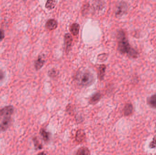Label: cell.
Here are the masks:
<instances>
[{
  "instance_id": "obj_7",
  "label": "cell",
  "mask_w": 156,
  "mask_h": 155,
  "mask_svg": "<svg viewBox=\"0 0 156 155\" xmlns=\"http://www.w3.org/2000/svg\"><path fill=\"white\" fill-rule=\"evenodd\" d=\"M85 134L83 130L80 129L77 131L75 136V140L78 143L83 142L85 140Z\"/></svg>"
},
{
  "instance_id": "obj_15",
  "label": "cell",
  "mask_w": 156,
  "mask_h": 155,
  "mask_svg": "<svg viewBox=\"0 0 156 155\" xmlns=\"http://www.w3.org/2000/svg\"><path fill=\"white\" fill-rule=\"evenodd\" d=\"M105 69H106V66L104 65H102L99 67L98 77H99V79L101 80H102L104 78Z\"/></svg>"
},
{
  "instance_id": "obj_10",
  "label": "cell",
  "mask_w": 156,
  "mask_h": 155,
  "mask_svg": "<svg viewBox=\"0 0 156 155\" xmlns=\"http://www.w3.org/2000/svg\"><path fill=\"white\" fill-rule=\"evenodd\" d=\"M148 104L153 108H156V94L149 97L147 100Z\"/></svg>"
},
{
  "instance_id": "obj_3",
  "label": "cell",
  "mask_w": 156,
  "mask_h": 155,
  "mask_svg": "<svg viewBox=\"0 0 156 155\" xmlns=\"http://www.w3.org/2000/svg\"><path fill=\"white\" fill-rule=\"evenodd\" d=\"M3 117L0 122V130L5 131L10 126L12 123V118L10 117Z\"/></svg>"
},
{
  "instance_id": "obj_22",
  "label": "cell",
  "mask_w": 156,
  "mask_h": 155,
  "mask_svg": "<svg viewBox=\"0 0 156 155\" xmlns=\"http://www.w3.org/2000/svg\"><path fill=\"white\" fill-rule=\"evenodd\" d=\"M5 77L4 72L2 70H0V81L2 80Z\"/></svg>"
},
{
  "instance_id": "obj_4",
  "label": "cell",
  "mask_w": 156,
  "mask_h": 155,
  "mask_svg": "<svg viewBox=\"0 0 156 155\" xmlns=\"http://www.w3.org/2000/svg\"><path fill=\"white\" fill-rule=\"evenodd\" d=\"M14 108L11 106H6L0 110V117H10L13 114Z\"/></svg>"
},
{
  "instance_id": "obj_23",
  "label": "cell",
  "mask_w": 156,
  "mask_h": 155,
  "mask_svg": "<svg viewBox=\"0 0 156 155\" xmlns=\"http://www.w3.org/2000/svg\"><path fill=\"white\" fill-rule=\"evenodd\" d=\"M4 38V32L2 30H0V41H1Z\"/></svg>"
},
{
  "instance_id": "obj_18",
  "label": "cell",
  "mask_w": 156,
  "mask_h": 155,
  "mask_svg": "<svg viewBox=\"0 0 156 155\" xmlns=\"http://www.w3.org/2000/svg\"><path fill=\"white\" fill-rule=\"evenodd\" d=\"M58 75V72L55 69H52L49 71V75L52 78H54Z\"/></svg>"
},
{
  "instance_id": "obj_17",
  "label": "cell",
  "mask_w": 156,
  "mask_h": 155,
  "mask_svg": "<svg viewBox=\"0 0 156 155\" xmlns=\"http://www.w3.org/2000/svg\"><path fill=\"white\" fill-rule=\"evenodd\" d=\"M40 134L42 137L43 139L45 142H48L49 139V132H47L44 129H42L40 130Z\"/></svg>"
},
{
  "instance_id": "obj_6",
  "label": "cell",
  "mask_w": 156,
  "mask_h": 155,
  "mask_svg": "<svg viewBox=\"0 0 156 155\" xmlns=\"http://www.w3.org/2000/svg\"><path fill=\"white\" fill-rule=\"evenodd\" d=\"M64 41H65V52L66 53L68 54L71 49L72 41H73V38L70 34L67 33L65 34L64 36Z\"/></svg>"
},
{
  "instance_id": "obj_13",
  "label": "cell",
  "mask_w": 156,
  "mask_h": 155,
  "mask_svg": "<svg viewBox=\"0 0 156 155\" xmlns=\"http://www.w3.org/2000/svg\"><path fill=\"white\" fill-rule=\"evenodd\" d=\"M79 30H80V26L77 23H74L70 27V32L74 36H76L79 34Z\"/></svg>"
},
{
  "instance_id": "obj_16",
  "label": "cell",
  "mask_w": 156,
  "mask_h": 155,
  "mask_svg": "<svg viewBox=\"0 0 156 155\" xmlns=\"http://www.w3.org/2000/svg\"><path fill=\"white\" fill-rule=\"evenodd\" d=\"M76 155H89L90 154V151L87 148H84V147H82L81 148L79 149L78 151H77Z\"/></svg>"
},
{
  "instance_id": "obj_21",
  "label": "cell",
  "mask_w": 156,
  "mask_h": 155,
  "mask_svg": "<svg viewBox=\"0 0 156 155\" xmlns=\"http://www.w3.org/2000/svg\"><path fill=\"white\" fill-rule=\"evenodd\" d=\"M98 59L101 61H104L107 59V55L106 54H102L98 56Z\"/></svg>"
},
{
  "instance_id": "obj_24",
  "label": "cell",
  "mask_w": 156,
  "mask_h": 155,
  "mask_svg": "<svg viewBox=\"0 0 156 155\" xmlns=\"http://www.w3.org/2000/svg\"></svg>"
},
{
  "instance_id": "obj_2",
  "label": "cell",
  "mask_w": 156,
  "mask_h": 155,
  "mask_svg": "<svg viewBox=\"0 0 156 155\" xmlns=\"http://www.w3.org/2000/svg\"><path fill=\"white\" fill-rule=\"evenodd\" d=\"M76 79L78 83L82 86H89L94 81L93 74L88 71L78 73L76 76Z\"/></svg>"
},
{
  "instance_id": "obj_1",
  "label": "cell",
  "mask_w": 156,
  "mask_h": 155,
  "mask_svg": "<svg viewBox=\"0 0 156 155\" xmlns=\"http://www.w3.org/2000/svg\"><path fill=\"white\" fill-rule=\"evenodd\" d=\"M117 40L118 43V49L121 53L127 54L128 56L133 58H137L138 53L131 47L126 38L125 32L122 30H120L117 33Z\"/></svg>"
},
{
  "instance_id": "obj_9",
  "label": "cell",
  "mask_w": 156,
  "mask_h": 155,
  "mask_svg": "<svg viewBox=\"0 0 156 155\" xmlns=\"http://www.w3.org/2000/svg\"><path fill=\"white\" fill-rule=\"evenodd\" d=\"M133 112V106L131 103H127L123 109L124 115L125 116H129Z\"/></svg>"
},
{
  "instance_id": "obj_12",
  "label": "cell",
  "mask_w": 156,
  "mask_h": 155,
  "mask_svg": "<svg viewBox=\"0 0 156 155\" xmlns=\"http://www.w3.org/2000/svg\"><path fill=\"white\" fill-rule=\"evenodd\" d=\"M57 3V0H47L45 7L48 10H51L54 8Z\"/></svg>"
},
{
  "instance_id": "obj_8",
  "label": "cell",
  "mask_w": 156,
  "mask_h": 155,
  "mask_svg": "<svg viewBox=\"0 0 156 155\" xmlns=\"http://www.w3.org/2000/svg\"><path fill=\"white\" fill-rule=\"evenodd\" d=\"M57 22L54 19L48 20L46 24V28L50 31L55 30L57 28Z\"/></svg>"
},
{
  "instance_id": "obj_14",
  "label": "cell",
  "mask_w": 156,
  "mask_h": 155,
  "mask_svg": "<svg viewBox=\"0 0 156 155\" xmlns=\"http://www.w3.org/2000/svg\"><path fill=\"white\" fill-rule=\"evenodd\" d=\"M102 98V95L100 93H96L94 94L90 100V103L95 104L98 103Z\"/></svg>"
},
{
  "instance_id": "obj_19",
  "label": "cell",
  "mask_w": 156,
  "mask_h": 155,
  "mask_svg": "<svg viewBox=\"0 0 156 155\" xmlns=\"http://www.w3.org/2000/svg\"><path fill=\"white\" fill-rule=\"evenodd\" d=\"M149 147L152 149L156 148V135L153 137L152 141L150 143Z\"/></svg>"
},
{
  "instance_id": "obj_5",
  "label": "cell",
  "mask_w": 156,
  "mask_h": 155,
  "mask_svg": "<svg viewBox=\"0 0 156 155\" xmlns=\"http://www.w3.org/2000/svg\"><path fill=\"white\" fill-rule=\"evenodd\" d=\"M128 5L125 2H121L119 4L116 12V16L117 17H120L122 16L128 10Z\"/></svg>"
},
{
  "instance_id": "obj_20",
  "label": "cell",
  "mask_w": 156,
  "mask_h": 155,
  "mask_svg": "<svg viewBox=\"0 0 156 155\" xmlns=\"http://www.w3.org/2000/svg\"><path fill=\"white\" fill-rule=\"evenodd\" d=\"M34 142L35 145V147L37 148L38 149H41L42 148V145L40 143V142H38V140L36 138L34 140Z\"/></svg>"
},
{
  "instance_id": "obj_11",
  "label": "cell",
  "mask_w": 156,
  "mask_h": 155,
  "mask_svg": "<svg viewBox=\"0 0 156 155\" xmlns=\"http://www.w3.org/2000/svg\"><path fill=\"white\" fill-rule=\"evenodd\" d=\"M44 62L45 61L41 57H38L37 60L35 61L34 66L36 69L38 70L41 69L44 65Z\"/></svg>"
}]
</instances>
